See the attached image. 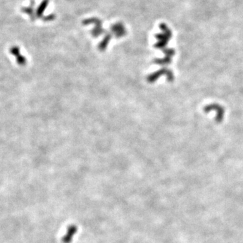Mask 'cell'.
<instances>
[{
	"mask_svg": "<svg viewBox=\"0 0 243 243\" xmlns=\"http://www.w3.org/2000/svg\"><path fill=\"white\" fill-rule=\"evenodd\" d=\"M109 40H110V36L107 35L106 37H105V39H104V40L101 42V43L99 45V48L101 51H104V50L106 49V48L107 47V46H108V45Z\"/></svg>",
	"mask_w": 243,
	"mask_h": 243,
	"instance_id": "3",
	"label": "cell"
},
{
	"mask_svg": "<svg viewBox=\"0 0 243 243\" xmlns=\"http://www.w3.org/2000/svg\"><path fill=\"white\" fill-rule=\"evenodd\" d=\"M10 52L14 55V56H16L17 62H18L19 64H20V65L25 64L26 60L23 56H21V55L20 54V51H19L18 47H12V49H10Z\"/></svg>",
	"mask_w": 243,
	"mask_h": 243,
	"instance_id": "1",
	"label": "cell"
},
{
	"mask_svg": "<svg viewBox=\"0 0 243 243\" xmlns=\"http://www.w3.org/2000/svg\"><path fill=\"white\" fill-rule=\"evenodd\" d=\"M170 72H171L169 70H161L155 72V73L152 74L151 75L149 76L147 80L149 82H153L155 80L157 79V78L159 77V76H160L161 74H163L165 73H170Z\"/></svg>",
	"mask_w": 243,
	"mask_h": 243,
	"instance_id": "2",
	"label": "cell"
},
{
	"mask_svg": "<svg viewBox=\"0 0 243 243\" xmlns=\"http://www.w3.org/2000/svg\"><path fill=\"white\" fill-rule=\"evenodd\" d=\"M48 4V0H43V1L41 4V5L39 6L38 9H37V15L38 16H41V14H43V12H44L45 8H47V5Z\"/></svg>",
	"mask_w": 243,
	"mask_h": 243,
	"instance_id": "4",
	"label": "cell"
}]
</instances>
